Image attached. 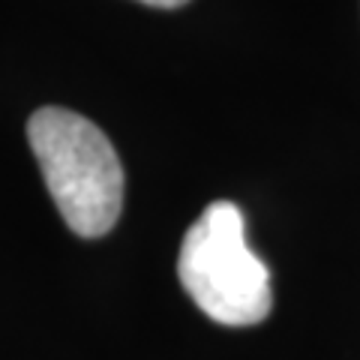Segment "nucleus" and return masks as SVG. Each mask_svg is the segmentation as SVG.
<instances>
[{
	"label": "nucleus",
	"mask_w": 360,
	"mask_h": 360,
	"mask_svg": "<svg viewBox=\"0 0 360 360\" xmlns=\"http://www.w3.org/2000/svg\"><path fill=\"white\" fill-rule=\"evenodd\" d=\"M141 4H148V6H160V9H177V6L189 4V0H141Z\"/></svg>",
	"instance_id": "obj_3"
},
{
	"label": "nucleus",
	"mask_w": 360,
	"mask_h": 360,
	"mask_svg": "<svg viewBox=\"0 0 360 360\" xmlns=\"http://www.w3.org/2000/svg\"><path fill=\"white\" fill-rule=\"evenodd\" d=\"M27 141L63 222L78 238H103L123 207V165L108 135L70 108H39Z\"/></svg>",
	"instance_id": "obj_1"
},
{
	"label": "nucleus",
	"mask_w": 360,
	"mask_h": 360,
	"mask_svg": "<svg viewBox=\"0 0 360 360\" xmlns=\"http://www.w3.org/2000/svg\"><path fill=\"white\" fill-rule=\"evenodd\" d=\"M177 276L195 307L225 328H252L274 307L270 270L246 246L243 213L231 201H213L189 225Z\"/></svg>",
	"instance_id": "obj_2"
}]
</instances>
